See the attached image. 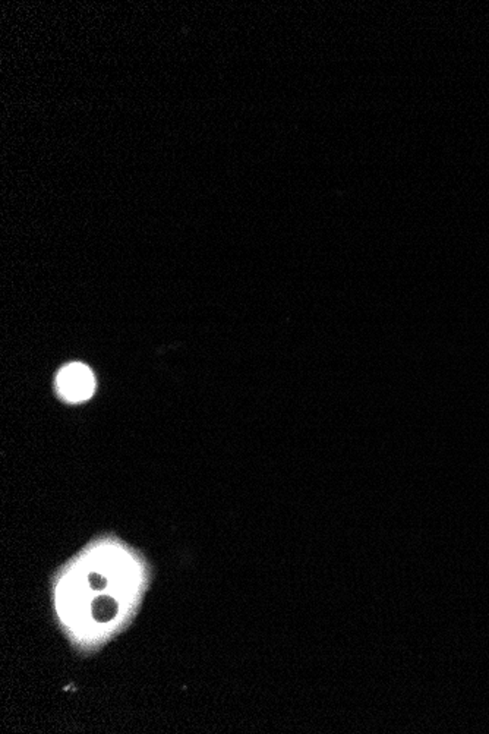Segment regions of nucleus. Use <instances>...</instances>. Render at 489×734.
Instances as JSON below:
<instances>
[{"instance_id": "1", "label": "nucleus", "mask_w": 489, "mask_h": 734, "mask_svg": "<svg viewBox=\"0 0 489 734\" xmlns=\"http://www.w3.org/2000/svg\"><path fill=\"white\" fill-rule=\"evenodd\" d=\"M56 386L65 400L84 402L89 399L96 390V379L87 365L72 362L59 371Z\"/></svg>"}, {"instance_id": "2", "label": "nucleus", "mask_w": 489, "mask_h": 734, "mask_svg": "<svg viewBox=\"0 0 489 734\" xmlns=\"http://www.w3.org/2000/svg\"><path fill=\"white\" fill-rule=\"evenodd\" d=\"M91 613H92V617L100 623L110 622V620L118 613V602L111 597L100 595L97 598H94L92 604H91Z\"/></svg>"}, {"instance_id": "3", "label": "nucleus", "mask_w": 489, "mask_h": 734, "mask_svg": "<svg viewBox=\"0 0 489 734\" xmlns=\"http://www.w3.org/2000/svg\"><path fill=\"white\" fill-rule=\"evenodd\" d=\"M88 582L94 591H103L107 587V579L100 573H91Z\"/></svg>"}]
</instances>
